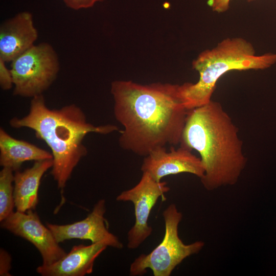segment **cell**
Masks as SVG:
<instances>
[{
    "label": "cell",
    "instance_id": "6da1fadb",
    "mask_svg": "<svg viewBox=\"0 0 276 276\" xmlns=\"http://www.w3.org/2000/svg\"><path fill=\"white\" fill-rule=\"evenodd\" d=\"M179 84H142L115 80L110 92L113 113L123 127L120 147L145 157L167 145L180 144L188 111L178 94Z\"/></svg>",
    "mask_w": 276,
    "mask_h": 276
},
{
    "label": "cell",
    "instance_id": "7a4b0ae2",
    "mask_svg": "<svg viewBox=\"0 0 276 276\" xmlns=\"http://www.w3.org/2000/svg\"><path fill=\"white\" fill-rule=\"evenodd\" d=\"M238 132L218 102L188 111L180 146L199 154L204 169L200 180L206 190L238 182L247 164Z\"/></svg>",
    "mask_w": 276,
    "mask_h": 276
},
{
    "label": "cell",
    "instance_id": "3957f363",
    "mask_svg": "<svg viewBox=\"0 0 276 276\" xmlns=\"http://www.w3.org/2000/svg\"><path fill=\"white\" fill-rule=\"evenodd\" d=\"M9 124L15 128L32 130L50 147L53 157L51 174L61 189L87 153L83 144L85 136L91 132L107 134L119 130L114 125L96 126L88 122L83 111L75 104L50 108L43 95L32 98L28 114L12 118Z\"/></svg>",
    "mask_w": 276,
    "mask_h": 276
},
{
    "label": "cell",
    "instance_id": "277c9868",
    "mask_svg": "<svg viewBox=\"0 0 276 276\" xmlns=\"http://www.w3.org/2000/svg\"><path fill=\"white\" fill-rule=\"evenodd\" d=\"M276 63V53L256 55L253 45L242 37L223 39L211 49L201 52L192 62L199 75L195 83L179 85L178 94L187 110L212 100L219 79L232 70H265Z\"/></svg>",
    "mask_w": 276,
    "mask_h": 276
},
{
    "label": "cell",
    "instance_id": "5b68a950",
    "mask_svg": "<svg viewBox=\"0 0 276 276\" xmlns=\"http://www.w3.org/2000/svg\"><path fill=\"white\" fill-rule=\"evenodd\" d=\"M163 216L165 228L162 241L150 252L142 254L134 260L129 268L130 275H143L150 269L154 276H169L183 260L198 254L204 246L202 241L186 244L180 239L178 225L182 215L175 204H170Z\"/></svg>",
    "mask_w": 276,
    "mask_h": 276
},
{
    "label": "cell",
    "instance_id": "8992f818",
    "mask_svg": "<svg viewBox=\"0 0 276 276\" xmlns=\"http://www.w3.org/2000/svg\"><path fill=\"white\" fill-rule=\"evenodd\" d=\"M11 62L13 95L21 97L43 95L60 70L58 55L48 42L34 45Z\"/></svg>",
    "mask_w": 276,
    "mask_h": 276
},
{
    "label": "cell",
    "instance_id": "52a82bcc",
    "mask_svg": "<svg viewBox=\"0 0 276 276\" xmlns=\"http://www.w3.org/2000/svg\"><path fill=\"white\" fill-rule=\"evenodd\" d=\"M170 190L165 181H157L147 172H143L139 182L123 191L116 198L119 201H130L134 207L135 223L127 233V247L138 248L152 234L148 221L151 211L159 198Z\"/></svg>",
    "mask_w": 276,
    "mask_h": 276
},
{
    "label": "cell",
    "instance_id": "ba28073f",
    "mask_svg": "<svg viewBox=\"0 0 276 276\" xmlns=\"http://www.w3.org/2000/svg\"><path fill=\"white\" fill-rule=\"evenodd\" d=\"M1 226L33 244L41 255L43 265L52 264L66 255L33 210L13 212L1 221Z\"/></svg>",
    "mask_w": 276,
    "mask_h": 276
},
{
    "label": "cell",
    "instance_id": "9c48e42d",
    "mask_svg": "<svg viewBox=\"0 0 276 276\" xmlns=\"http://www.w3.org/2000/svg\"><path fill=\"white\" fill-rule=\"evenodd\" d=\"M105 212V200L100 199L85 219L65 225L47 223V226L58 243L66 240L79 239L89 240L92 243L102 242L107 246L122 249V243L108 229L104 217Z\"/></svg>",
    "mask_w": 276,
    "mask_h": 276
},
{
    "label": "cell",
    "instance_id": "30bf717a",
    "mask_svg": "<svg viewBox=\"0 0 276 276\" xmlns=\"http://www.w3.org/2000/svg\"><path fill=\"white\" fill-rule=\"evenodd\" d=\"M141 170L158 182L165 176L182 173L192 174L200 179L204 174L200 158L181 146L169 151L165 147L152 150L144 157Z\"/></svg>",
    "mask_w": 276,
    "mask_h": 276
},
{
    "label": "cell",
    "instance_id": "8fae6325",
    "mask_svg": "<svg viewBox=\"0 0 276 276\" xmlns=\"http://www.w3.org/2000/svg\"><path fill=\"white\" fill-rule=\"evenodd\" d=\"M38 37L30 12L22 11L6 20L0 26V58L12 61L35 45Z\"/></svg>",
    "mask_w": 276,
    "mask_h": 276
},
{
    "label": "cell",
    "instance_id": "7c38bea8",
    "mask_svg": "<svg viewBox=\"0 0 276 276\" xmlns=\"http://www.w3.org/2000/svg\"><path fill=\"white\" fill-rule=\"evenodd\" d=\"M107 247L102 242L74 246L62 258L49 265H41L36 271L42 276H84L91 273L95 260Z\"/></svg>",
    "mask_w": 276,
    "mask_h": 276
},
{
    "label": "cell",
    "instance_id": "4fadbf2b",
    "mask_svg": "<svg viewBox=\"0 0 276 276\" xmlns=\"http://www.w3.org/2000/svg\"><path fill=\"white\" fill-rule=\"evenodd\" d=\"M53 165V159L36 161L31 168L15 172L14 199L16 211L25 212L36 208L41 179Z\"/></svg>",
    "mask_w": 276,
    "mask_h": 276
},
{
    "label": "cell",
    "instance_id": "5bb4252c",
    "mask_svg": "<svg viewBox=\"0 0 276 276\" xmlns=\"http://www.w3.org/2000/svg\"><path fill=\"white\" fill-rule=\"evenodd\" d=\"M53 158L52 154L37 146L10 135L0 128V165L14 172L19 170L27 161H40Z\"/></svg>",
    "mask_w": 276,
    "mask_h": 276
},
{
    "label": "cell",
    "instance_id": "9a60e30c",
    "mask_svg": "<svg viewBox=\"0 0 276 276\" xmlns=\"http://www.w3.org/2000/svg\"><path fill=\"white\" fill-rule=\"evenodd\" d=\"M14 171L8 167H3L0 172V221L6 219L15 207L14 199Z\"/></svg>",
    "mask_w": 276,
    "mask_h": 276
},
{
    "label": "cell",
    "instance_id": "2e32d148",
    "mask_svg": "<svg viewBox=\"0 0 276 276\" xmlns=\"http://www.w3.org/2000/svg\"><path fill=\"white\" fill-rule=\"evenodd\" d=\"M6 63L0 58V86L4 90H8L13 87V79L11 70L6 66Z\"/></svg>",
    "mask_w": 276,
    "mask_h": 276
},
{
    "label": "cell",
    "instance_id": "e0dca14e",
    "mask_svg": "<svg viewBox=\"0 0 276 276\" xmlns=\"http://www.w3.org/2000/svg\"><path fill=\"white\" fill-rule=\"evenodd\" d=\"M68 8L75 10L87 9L93 7L97 3L104 0H62Z\"/></svg>",
    "mask_w": 276,
    "mask_h": 276
},
{
    "label": "cell",
    "instance_id": "ac0fdd59",
    "mask_svg": "<svg viewBox=\"0 0 276 276\" xmlns=\"http://www.w3.org/2000/svg\"><path fill=\"white\" fill-rule=\"evenodd\" d=\"M11 258L10 255L5 250H0V275H11L9 271L11 269Z\"/></svg>",
    "mask_w": 276,
    "mask_h": 276
},
{
    "label": "cell",
    "instance_id": "d6986e66",
    "mask_svg": "<svg viewBox=\"0 0 276 276\" xmlns=\"http://www.w3.org/2000/svg\"><path fill=\"white\" fill-rule=\"evenodd\" d=\"M231 0H208L207 4L212 10L218 13H224L229 8Z\"/></svg>",
    "mask_w": 276,
    "mask_h": 276
},
{
    "label": "cell",
    "instance_id": "ffe728a7",
    "mask_svg": "<svg viewBox=\"0 0 276 276\" xmlns=\"http://www.w3.org/2000/svg\"><path fill=\"white\" fill-rule=\"evenodd\" d=\"M248 2H254V1H255L256 0H247Z\"/></svg>",
    "mask_w": 276,
    "mask_h": 276
}]
</instances>
